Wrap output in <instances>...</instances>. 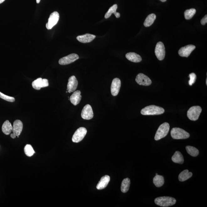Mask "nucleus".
Returning a JSON list of instances; mask_svg holds the SVG:
<instances>
[{"mask_svg": "<svg viewBox=\"0 0 207 207\" xmlns=\"http://www.w3.org/2000/svg\"><path fill=\"white\" fill-rule=\"evenodd\" d=\"M171 135L173 139H188L190 137L188 133L182 129L175 127L171 131Z\"/></svg>", "mask_w": 207, "mask_h": 207, "instance_id": "nucleus-4", "label": "nucleus"}, {"mask_svg": "<svg viewBox=\"0 0 207 207\" xmlns=\"http://www.w3.org/2000/svg\"><path fill=\"white\" fill-rule=\"evenodd\" d=\"M96 36L93 34H87L84 35L77 36V40L82 43H88L91 42L94 40Z\"/></svg>", "mask_w": 207, "mask_h": 207, "instance_id": "nucleus-18", "label": "nucleus"}, {"mask_svg": "<svg viewBox=\"0 0 207 207\" xmlns=\"http://www.w3.org/2000/svg\"><path fill=\"white\" fill-rule=\"evenodd\" d=\"M153 183L157 187H160L164 183V179L163 176L156 175L153 179Z\"/></svg>", "mask_w": 207, "mask_h": 207, "instance_id": "nucleus-26", "label": "nucleus"}, {"mask_svg": "<svg viewBox=\"0 0 207 207\" xmlns=\"http://www.w3.org/2000/svg\"><path fill=\"white\" fill-rule=\"evenodd\" d=\"M156 175H158V174L157 173H156Z\"/></svg>", "mask_w": 207, "mask_h": 207, "instance_id": "nucleus-39", "label": "nucleus"}, {"mask_svg": "<svg viewBox=\"0 0 207 207\" xmlns=\"http://www.w3.org/2000/svg\"><path fill=\"white\" fill-rule=\"evenodd\" d=\"M24 151L25 154L28 157L32 156L35 153L32 146L30 144L26 145L24 147Z\"/></svg>", "mask_w": 207, "mask_h": 207, "instance_id": "nucleus-30", "label": "nucleus"}, {"mask_svg": "<svg viewBox=\"0 0 207 207\" xmlns=\"http://www.w3.org/2000/svg\"><path fill=\"white\" fill-rule=\"evenodd\" d=\"M172 162L175 163L182 164L183 163L184 160L183 157L180 152L176 151L173 156H172Z\"/></svg>", "mask_w": 207, "mask_h": 207, "instance_id": "nucleus-23", "label": "nucleus"}, {"mask_svg": "<svg viewBox=\"0 0 207 207\" xmlns=\"http://www.w3.org/2000/svg\"><path fill=\"white\" fill-rule=\"evenodd\" d=\"M202 109L199 106L191 107L187 112V116L189 119L196 121L199 118L200 114L201 113Z\"/></svg>", "mask_w": 207, "mask_h": 207, "instance_id": "nucleus-5", "label": "nucleus"}, {"mask_svg": "<svg viewBox=\"0 0 207 207\" xmlns=\"http://www.w3.org/2000/svg\"><path fill=\"white\" fill-rule=\"evenodd\" d=\"M126 58L131 61L135 63H139L142 60L140 55L135 53L130 52L127 53L125 55Z\"/></svg>", "mask_w": 207, "mask_h": 207, "instance_id": "nucleus-20", "label": "nucleus"}, {"mask_svg": "<svg viewBox=\"0 0 207 207\" xmlns=\"http://www.w3.org/2000/svg\"><path fill=\"white\" fill-rule=\"evenodd\" d=\"M165 112L163 108L155 105H150L143 108L141 110V114L143 115H158Z\"/></svg>", "mask_w": 207, "mask_h": 207, "instance_id": "nucleus-1", "label": "nucleus"}, {"mask_svg": "<svg viewBox=\"0 0 207 207\" xmlns=\"http://www.w3.org/2000/svg\"><path fill=\"white\" fill-rule=\"evenodd\" d=\"M110 180V177L109 176L106 175L103 176L97 185V189L99 190L104 189L108 186Z\"/></svg>", "mask_w": 207, "mask_h": 207, "instance_id": "nucleus-17", "label": "nucleus"}, {"mask_svg": "<svg viewBox=\"0 0 207 207\" xmlns=\"http://www.w3.org/2000/svg\"><path fill=\"white\" fill-rule=\"evenodd\" d=\"M117 8V4L114 5L113 6L110 7L108 11L107 12L106 14L105 15V18L108 19L111 16L112 14L114 13L116 18H119L120 17V14L119 13H117L116 10Z\"/></svg>", "mask_w": 207, "mask_h": 207, "instance_id": "nucleus-22", "label": "nucleus"}, {"mask_svg": "<svg viewBox=\"0 0 207 207\" xmlns=\"http://www.w3.org/2000/svg\"><path fill=\"white\" fill-rule=\"evenodd\" d=\"M87 132V130L85 128L83 127L79 128L75 131L72 136V141L75 143L80 142L85 137Z\"/></svg>", "mask_w": 207, "mask_h": 207, "instance_id": "nucleus-6", "label": "nucleus"}, {"mask_svg": "<svg viewBox=\"0 0 207 207\" xmlns=\"http://www.w3.org/2000/svg\"><path fill=\"white\" fill-rule=\"evenodd\" d=\"M59 14L57 12L55 11L52 13L48 19V22L46 24V27L48 30H50L57 24L59 19Z\"/></svg>", "mask_w": 207, "mask_h": 207, "instance_id": "nucleus-7", "label": "nucleus"}, {"mask_svg": "<svg viewBox=\"0 0 207 207\" xmlns=\"http://www.w3.org/2000/svg\"><path fill=\"white\" fill-rule=\"evenodd\" d=\"M207 22V15H205L204 17L202 19L201 21V23L202 25H205Z\"/></svg>", "mask_w": 207, "mask_h": 207, "instance_id": "nucleus-33", "label": "nucleus"}, {"mask_svg": "<svg viewBox=\"0 0 207 207\" xmlns=\"http://www.w3.org/2000/svg\"><path fill=\"white\" fill-rule=\"evenodd\" d=\"M155 54L158 60L161 61L165 58V50L163 43L159 41L157 44L155 48Z\"/></svg>", "mask_w": 207, "mask_h": 207, "instance_id": "nucleus-8", "label": "nucleus"}, {"mask_svg": "<svg viewBox=\"0 0 207 207\" xmlns=\"http://www.w3.org/2000/svg\"><path fill=\"white\" fill-rule=\"evenodd\" d=\"M13 126L9 121L6 120L3 124L2 130L3 132L6 135H9L13 131Z\"/></svg>", "mask_w": 207, "mask_h": 207, "instance_id": "nucleus-21", "label": "nucleus"}, {"mask_svg": "<svg viewBox=\"0 0 207 207\" xmlns=\"http://www.w3.org/2000/svg\"><path fill=\"white\" fill-rule=\"evenodd\" d=\"M192 175V172H189L188 170H184L179 174L178 177L179 180L180 182H184L190 178Z\"/></svg>", "mask_w": 207, "mask_h": 207, "instance_id": "nucleus-24", "label": "nucleus"}, {"mask_svg": "<svg viewBox=\"0 0 207 207\" xmlns=\"http://www.w3.org/2000/svg\"><path fill=\"white\" fill-rule=\"evenodd\" d=\"M196 46L193 45H189L179 50L178 54L179 56L188 58L192 52L195 49Z\"/></svg>", "mask_w": 207, "mask_h": 207, "instance_id": "nucleus-13", "label": "nucleus"}, {"mask_svg": "<svg viewBox=\"0 0 207 207\" xmlns=\"http://www.w3.org/2000/svg\"><path fill=\"white\" fill-rule=\"evenodd\" d=\"M81 116L84 119L90 120L94 116L92 107L89 104L86 105L83 108Z\"/></svg>", "mask_w": 207, "mask_h": 207, "instance_id": "nucleus-12", "label": "nucleus"}, {"mask_svg": "<svg viewBox=\"0 0 207 207\" xmlns=\"http://www.w3.org/2000/svg\"><path fill=\"white\" fill-rule=\"evenodd\" d=\"M160 1L162 2H165L167 1V0H160Z\"/></svg>", "mask_w": 207, "mask_h": 207, "instance_id": "nucleus-37", "label": "nucleus"}, {"mask_svg": "<svg viewBox=\"0 0 207 207\" xmlns=\"http://www.w3.org/2000/svg\"><path fill=\"white\" fill-rule=\"evenodd\" d=\"M79 58L78 55L75 53H72L60 59L59 61V63L62 65H68L73 63Z\"/></svg>", "mask_w": 207, "mask_h": 207, "instance_id": "nucleus-9", "label": "nucleus"}, {"mask_svg": "<svg viewBox=\"0 0 207 207\" xmlns=\"http://www.w3.org/2000/svg\"><path fill=\"white\" fill-rule=\"evenodd\" d=\"M5 1V0H0V4L2 3Z\"/></svg>", "mask_w": 207, "mask_h": 207, "instance_id": "nucleus-35", "label": "nucleus"}, {"mask_svg": "<svg viewBox=\"0 0 207 207\" xmlns=\"http://www.w3.org/2000/svg\"><path fill=\"white\" fill-rule=\"evenodd\" d=\"M196 13V10L194 8L186 10L184 13V17L186 20L190 19L194 16Z\"/></svg>", "mask_w": 207, "mask_h": 207, "instance_id": "nucleus-29", "label": "nucleus"}, {"mask_svg": "<svg viewBox=\"0 0 207 207\" xmlns=\"http://www.w3.org/2000/svg\"><path fill=\"white\" fill-rule=\"evenodd\" d=\"M206 85H207V79H206Z\"/></svg>", "mask_w": 207, "mask_h": 207, "instance_id": "nucleus-38", "label": "nucleus"}, {"mask_svg": "<svg viewBox=\"0 0 207 207\" xmlns=\"http://www.w3.org/2000/svg\"><path fill=\"white\" fill-rule=\"evenodd\" d=\"M169 130H170V125L168 123L165 122L161 124L159 127L155 134V140L158 141L165 137L168 133Z\"/></svg>", "mask_w": 207, "mask_h": 207, "instance_id": "nucleus-3", "label": "nucleus"}, {"mask_svg": "<svg viewBox=\"0 0 207 207\" xmlns=\"http://www.w3.org/2000/svg\"><path fill=\"white\" fill-rule=\"evenodd\" d=\"M78 81L75 76H72L68 79L67 90L69 93L73 92L77 89Z\"/></svg>", "mask_w": 207, "mask_h": 207, "instance_id": "nucleus-14", "label": "nucleus"}, {"mask_svg": "<svg viewBox=\"0 0 207 207\" xmlns=\"http://www.w3.org/2000/svg\"><path fill=\"white\" fill-rule=\"evenodd\" d=\"M155 203L158 206L168 207L175 204L176 203V200L175 198L171 197H160L155 199Z\"/></svg>", "mask_w": 207, "mask_h": 207, "instance_id": "nucleus-2", "label": "nucleus"}, {"mask_svg": "<svg viewBox=\"0 0 207 207\" xmlns=\"http://www.w3.org/2000/svg\"><path fill=\"white\" fill-rule=\"evenodd\" d=\"M0 98L10 102H14L15 101V98L13 97L6 95L1 92H0Z\"/></svg>", "mask_w": 207, "mask_h": 207, "instance_id": "nucleus-31", "label": "nucleus"}, {"mask_svg": "<svg viewBox=\"0 0 207 207\" xmlns=\"http://www.w3.org/2000/svg\"><path fill=\"white\" fill-rule=\"evenodd\" d=\"M186 151L191 156L195 157L199 154V151L195 147L191 146H186Z\"/></svg>", "mask_w": 207, "mask_h": 207, "instance_id": "nucleus-28", "label": "nucleus"}, {"mask_svg": "<svg viewBox=\"0 0 207 207\" xmlns=\"http://www.w3.org/2000/svg\"><path fill=\"white\" fill-rule=\"evenodd\" d=\"M136 82L139 85L148 86L151 84V81L147 76L143 73H139L136 77Z\"/></svg>", "mask_w": 207, "mask_h": 207, "instance_id": "nucleus-10", "label": "nucleus"}, {"mask_svg": "<svg viewBox=\"0 0 207 207\" xmlns=\"http://www.w3.org/2000/svg\"><path fill=\"white\" fill-rule=\"evenodd\" d=\"M130 184V179L126 178L122 181L121 186V191L123 193H125L128 191Z\"/></svg>", "mask_w": 207, "mask_h": 207, "instance_id": "nucleus-27", "label": "nucleus"}, {"mask_svg": "<svg viewBox=\"0 0 207 207\" xmlns=\"http://www.w3.org/2000/svg\"><path fill=\"white\" fill-rule=\"evenodd\" d=\"M121 81L118 78L113 79L111 86V93L113 96H116L119 92L121 86Z\"/></svg>", "mask_w": 207, "mask_h": 207, "instance_id": "nucleus-15", "label": "nucleus"}, {"mask_svg": "<svg viewBox=\"0 0 207 207\" xmlns=\"http://www.w3.org/2000/svg\"><path fill=\"white\" fill-rule=\"evenodd\" d=\"M156 15L154 13H151L148 15L145 20L144 25L146 27L151 26L156 19Z\"/></svg>", "mask_w": 207, "mask_h": 207, "instance_id": "nucleus-25", "label": "nucleus"}, {"mask_svg": "<svg viewBox=\"0 0 207 207\" xmlns=\"http://www.w3.org/2000/svg\"><path fill=\"white\" fill-rule=\"evenodd\" d=\"M10 137H11L12 138H13V139H15V138L16 137V136L13 133L10 135Z\"/></svg>", "mask_w": 207, "mask_h": 207, "instance_id": "nucleus-34", "label": "nucleus"}, {"mask_svg": "<svg viewBox=\"0 0 207 207\" xmlns=\"http://www.w3.org/2000/svg\"><path fill=\"white\" fill-rule=\"evenodd\" d=\"M49 86L48 79H43L41 77L38 78L32 83V86L34 89L39 90L41 88L47 87Z\"/></svg>", "mask_w": 207, "mask_h": 207, "instance_id": "nucleus-11", "label": "nucleus"}, {"mask_svg": "<svg viewBox=\"0 0 207 207\" xmlns=\"http://www.w3.org/2000/svg\"><path fill=\"white\" fill-rule=\"evenodd\" d=\"M23 127V123L21 121L17 120L13 122L12 131L16 136H19L22 132Z\"/></svg>", "mask_w": 207, "mask_h": 207, "instance_id": "nucleus-16", "label": "nucleus"}, {"mask_svg": "<svg viewBox=\"0 0 207 207\" xmlns=\"http://www.w3.org/2000/svg\"><path fill=\"white\" fill-rule=\"evenodd\" d=\"M81 93L80 91H76L70 97V101L72 104L77 106L80 103L82 98V96L81 95Z\"/></svg>", "mask_w": 207, "mask_h": 207, "instance_id": "nucleus-19", "label": "nucleus"}, {"mask_svg": "<svg viewBox=\"0 0 207 207\" xmlns=\"http://www.w3.org/2000/svg\"><path fill=\"white\" fill-rule=\"evenodd\" d=\"M40 0H36V2L37 3H39L40 2Z\"/></svg>", "mask_w": 207, "mask_h": 207, "instance_id": "nucleus-36", "label": "nucleus"}, {"mask_svg": "<svg viewBox=\"0 0 207 207\" xmlns=\"http://www.w3.org/2000/svg\"><path fill=\"white\" fill-rule=\"evenodd\" d=\"M190 78L189 81V84L190 86H192L195 82L196 79V75L194 73H191L189 75Z\"/></svg>", "mask_w": 207, "mask_h": 207, "instance_id": "nucleus-32", "label": "nucleus"}]
</instances>
